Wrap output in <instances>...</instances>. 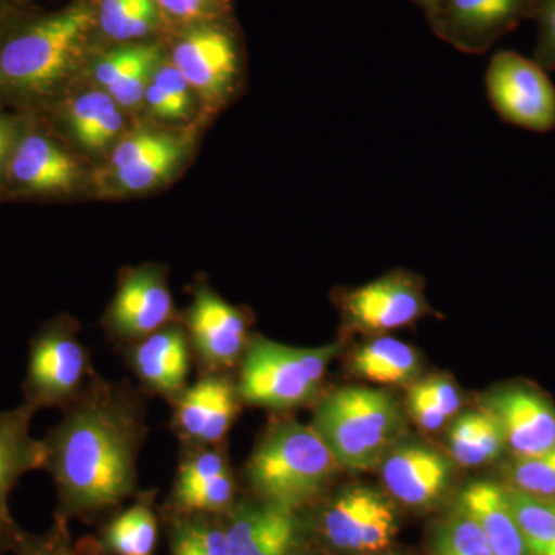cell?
I'll return each mask as SVG.
<instances>
[{
	"label": "cell",
	"instance_id": "cell-1",
	"mask_svg": "<svg viewBox=\"0 0 555 555\" xmlns=\"http://www.w3.org/2000/svg\"><path fill=\"white\" fill-rule=\"evenodd\" d=\"M147 437L144 398L94 375L43 438L57 492L54 517L91 524L139 494L138 459Z\"/></svg>",
	"mask_w": 555,
	"mask_h": 555
},
{
	"label": "cell",
	"instance_id": "cell-2",
	"mask_svg": "<svg viewBox=\"0 0 555 555\" xmlns=\"http://www.w3.org/2000/svg\"><path fill=\"white\" fill-rule=\"evenodd\" d=\"M91 0H73L47 14L30 13L0 36V91L46 96L93 56Z\"/></svg>",
	"mask_w": 555,
	"mask_h": 555
},
{
	"label": "cell",
	"instance_id": "cell-3",
	"mask_svg": "<svg viewBox=\"0 0 555 555\" xmlns=\"http://www.w3.org/2000/svg\"><path fill=\"white\" fill-rule=\"evenodd\" d=\"M339 466L312 425L281 422L259 440L246 465L255 499L302 511L327 488Z\"/></svg>",
	"mask_w": 555,
	"mask_h": 555
},
{
	"label": "cell",
	"instance_id": "cell-4",
	"mask_svg": "<svg viewBox=\"0 0 555 555\" xmlns=\"http://www.w3.org/2000/svg\"><path fill=\"white\" fill-rule=\"evenodd\" d=\"M339 469H375L400 440L404 416L389 393L369 387H341L318 403L312 422Z\"/></svg>",
	"mask_w": 555,
	"mask_h": 555
},
{
	"label": "cell",
	"instance_id": "cell-5",
	"mask_svg": "<svg viewBox=\"0 0 555 555\" xmlns=\"http://www.w3.org/2000/svg\"><path fill=\"white\" fill-rule=\"evenodd\" d=\"M338 343L306 349L264 337L250 338L241 358L236 382L243 403L286 412L317 400Z\"/></svg>",
	"mask_w": 555,
	"mask_h": 555
},
{
	"label": "cell",
	"instance_id": "cell-6",
	"mask_svg": "<svg viewBox=\"0 0 555 555\" xmlns=\"http://www.w3.org/2000/svg\"><path fill=\"white\" fill-rule=\"evenodd\" d=\"M96 372L79 328L67 318L51 321L31 339L24 403L39 409H67L90 385Z\"/></svg>",
	"mask_w": 555,
	"mask_h": 555
},
{
	"label": "cell",
	"instance_id": "cell-7",
	"mask_svg": "<svg viewBox=\"0 0 555 555\" xmlns=\"http://www.w3.org/2000/svg\"><path fill=\"white\" fill-rule=\"evenodd\" d=\"M167 60L204 100H224L241 73V47L232 17L170 33Z\"/></svg>",
	"mask_w": 555,
	"mask_h": 555
},
{
	"label": "cell",
	"instance_id": "cell-8",
	"mask_svg": "<svg viewBox=\"0 0 555 555\" xmlns=\"http://www.w3.org/2000/svg\"><path fill=\"white\" fill-rule=\"evenodd\" d=\"M486 93L496 115L518 129H555V87L546 69L516 51L495 53L486 69Z\"/></svg>",
	"mask_w": 555,
	"mask_h": 555
},
{
	"label": "cell",
	"instance_id": "cell-9",
	"mask_svg": "<svg viewBox=\"0 0 555 555\" xmlns=\"http://www.w3.org/2000/svg\"><path fill=\"white\" fill-rule=\"evenodd\" d=\"M337 301L346 326L366 334L409 326L430 312L422 280L404 270L339 292Z\"/></svg>",
	"mask_w": 555,
	"mask_h": 555
},
{
	"label": "cell",
	"instance_id": "cell-10",
	"mask_svg": "<svg viewBox=\"0 0 555 555\" xmlns=\"http://www.w3.org/2000/svg\"><path fill=\"white\" fill-rule=\"evenodd\" d=\"M182 326L204 374H228L229 369L238 366L250 341L247 313L207 286L193 292Z\"/></svg>",
	"mask_w": 555,
	"mask_h": 555
},
{
	"label": "cell",
	"instance_id": "cell-11",
	"mask_svg": "<svg viewBox=\"0 0 555 555\" xmlns=\"http://www.w3.org/2000/svg\"><path fill=\"white\" fill-rule=\"evenodd\" d=\"M397 531L392 503L366 486L339 492L321 517V534L339 551L379 553L390 545Z\"/></svg>",
	"mask_w": 555,
	"mask_h": 555
},
{
	"label": "cell",
	"instance_id": "cell-12",
	"mask_svg": "<svg viewBox=\"0 0 555 555\" xmlns=\"http://www.w3.org/2000/svg\"><path fill=\"white\" fill-rule=\"evenodd\" d=\"M175 313L166 273L155 266H142L120 278L102 324L109 338L129 346L173 324Z\"/></svg>",
	"mask_w": 555,
	"mask_h": 555
},
{
	"label": "cell",
	"instance_id": "cell-13",
	"mask_svg": "<svg viewBox=\"0 0 555 555\" xmlns=\"http://www.w3.org/2000/svg\"><path fill=\"white\" fill-rule=\"evenodd\" d=\"M532 0H441L427 17L436 36L467 54H481L529 20Z\"/></svg>",
	"mask_w": 555,
	"mask_h": 555
},
{
	"label": "cell",
	"instance_id": "cell-14",
	"mask_svg": "<svg viewBox=\"0 0 555 555\" xmlns=\"http://www.w3.org/2000/svg\"><path fill=\"white\" fill-rule=\"evenodd\" d=\"M230 555H302L308 526L301 511L238 500L224 516Z\"/></svg>",
	"mask_w": 555,
	"mask_h": 555
},
{
	"label": "cell",
	"instance_id": "cell-15",
	"mask_svg": "<svg viewBox=\"0 0 555 555\" xmlns=\"http://www.w3.org/2000/svg\"><path fill=\"white\" fill-rule=\"evenodd\" d=\"M241 403L236 382L228 374L208 372L171 401V427L184 444H222L238 418Z\"/></svg>",
	"mask_w": 555,
	"mask_h": 555
},
{
	"label": "cell",
	"instance_id": "cell-16",
	"mask_svg": "<svg viewBox=\"0 0 555 555\" xmlns=\"http://www.w3.org/2000/svg\"><path fill=\"white\" fill-rule=\"evenodd\" d=\"M378 467L390 495L420 509L440 502L454 478L452 459L420 441L398 440Z\"/></svg>",
	"mask_w": 555,
	"mask_h": 555
},
{
	"label": "cell",
	"instance_id": "cell-17",
	"mask_svg": "<svg viewBox=\"0 0 555 555\" xmlns=\"http://www.w3.org/2000/svg\"><path fill=\"white\" fill-rule=\"evenodd\" d=\"M483 409L499 422L514 459L555 447V408L535 390L524 386L495 390L486 397Z\"/></svg>",
	"mask_w": 555,
	"mask_h": 555
},
{
	"label": "cell",
	"instance_id": "cell-18",
	"mask_svg": "<svg viewBox=\"0 0 555 555\" xmlns=\"http://www.w3.org/2000/svg\"><path fill=\"white\" fill-rule=\"evenodd\" d=\"M126 363L145 392L166 398L169 403L188 387L192 346L181 324H169L149 337L126 346Z\"/></svg>",
	"mask_w": 555,
	"mask_h": 555
},
{
	"label": "cell",
	"instance_id": "cell-19",
	"mask_svg": "<svg viewBox=\"0 0 555 555\" xmlns=\"http://www.w3.org/2000/svg\"><path fill=\"white\" fill-rule=\"evenodd\" d=\"M36 409L24 403L0 414V555L10 553L11 539L17 525L10 513V495L14 486L31 470L46 466V447L31 437L30 426Z\"/></svg>",
	"mask_w": 555,
	"mask_h": 555
},
{
	"label": "cell",
	"instance_id": "cell-20",
	"mask_svg": "<svg viewBox=\"0 0 555 555\" xmlns=\"http://www.w3.org/2000/svg\"><path fill=\"white\" fill-rule=\"evenodd\" d=\"M166 39L105 47L93 53V79L119 107H138L145 100L156 69L166 61Z\"/></svg>",
	"mask_w": 555,
	"mask_h": 555
},
{
	"label": "cell",
	"instance_id": "cell-21",
	"mask_svg": "<svg viewBox=\"0 0 555 555\" xmlns=\"http://www.w3.org/2000/svg\"><path fill=\"white\" fill-rule=\"evenodd\" d=\"M158 491H139L130 506L109 514L94 535L75 543L76 555H153L158 545L160 509Z\"/></svg>",
	"mask_w": 555,
	"mask_h": 555
},
{
	"label": "cell",
	"instance_id": "cell-22",
	"mask_svg": "<svg viewBox=\"0 0 555 555\" xmlns=\"http://www.w3.org/2000/svg\"><path fill=\"white\" fill-rule=\"evenodd\" d=\"M10 178L33 193L68 192L79 178L75 159L42 134L31 133L14 144L9 164Z\"/></svg>",
	"mask_w": 555,
	"mask_h": 555
},
{
	"label": "cell",
	"instance_id": "cell-23",
	"mask_svg": "<svg viewBox=\"0 0 555 555\" xmlns=\"http://www.w3.org/2000/svg\"><path fill=\"white\" fill-rule=\"evenodd\" d=\"M456 509L476 521L495 555H529L506 486L473 481L460 492Z\"/></svg>",
	"mask_w": 555,
	"mask_h": 555
},
{
	"label": "cell",
	"instance_id": "cell-24",
	"mask_svg": "<svg viewBox=\"0 0 555 555\" xmlns=\"http://www.w3.org/2000/svg\"><path fill=\"white\" fill-rule=\"evenodd\" d=\"M94 46H124L170 35L155 0H91Z\"/></svg>",
	"mask_w": 555,
	"mask_h": 555
},
{
	"label": "cell",
	"instance_id": "cell-25",
	"mask_svg": "<svg viewBox=\"0 0 555 555\" xmlns=\"http://www.w3.org/2000/svg\"><path fill=\"white\" fill-rule=\"evenodd\" d=\"M352 371L377 385H411L422 374V358L408 343L379 337L357 350Z\"/></svg>",
	"mask_w": 555,
	"mask_h": 555
},
{
	"label": "cell",
	"instance_id": "cell-26",
	"mask_svg": "<svg viewBox=\"0 0 555 555\" xmlns=\"http://www.w3.org/2000/svg\"><path fill=\"white\" fill-rule=\"evenodd\" d=\"M170 555H230L224 516L160 507Z\"/></svg>",
	"mask_w": 555,
	"mask_h": 555
},
{
	"label": "cell",
	"instance_id": "cell-27",
	"mask_svg": "<svg viewBox=\"0 0 555 555\" xmlns=\"http://www.w3.org/2000/svg\"><path fill=\"white\" fill-rule=\"evenodd\" d=\"M68 122L83 147L100 150L118 137L124 116L107 91L94 90L80 94L69 105Z\"/></svg>",
	"mask_w": 555,
	"mask_h": 555
},
{
	"label": "cell",
	"instance_id": "cell-28",
	"mask_svg": "<svg viewBox=\"0 0 555 555\" xmlns=\"http://www.w3.org/2000/svg\"><path fill=\"white\" fill-rule=\"evenodd\" d=\"M529 555H555V499L525 494L506 486Z\"/></svg>",
	"mask_w": 555,
	"mask_h": 555
},
{
	"label": "cell",
	"instance_id": "cell-29",
	"mask_svg": "<svg viewBox=\"0 0 555 555\" xmlns=\"http://www.w3.org/2000/svg\"><path fill=\"white\" fill-rule=\"evenodd\" d=\"M177 477L167 502L181 499L193 489L230 469L228 454L221 444H184Z\"/></svg>",
	"mask_w": 555,
	"mask_h": 555
},
{
	"label": "cell",
	"instance_id": "cell-30",
	"mask_svg": "<svg viewBox=\"0 0 555 555\" xmlns=\"http://www.w3.org/2000/svg\"><path fill=\"white\" fill-rule=\"evenodd\" d=\"M429 555H495L473 518L456 509L434 526Z\"/></svg>",
	"mask_w": 555,
	"mask_h": 555
},
{
	"label": "cell",
	"instance_id": "cell-31",
	"mask_svg": "<svg viewBox=\"0 0 555 555\" xmlns=\"http://www.w3.org/2000/svg\"><path fill=\"white\" fill-rule=\"evenodd\" d=\"M182 142L171 139L156 152L149 153L131 163L130 166L115 171L116 182L126 192H144L166 181L177 170L182 159Z\"/></svg>",
	"mask_w": 555,
	"mask_h": 555
},
{
	"label": "cell",
	"instance_id": "cell-32",
	"mask_svg": "<svg viewBox=\"0 0 555 555\" xmlns=\"http://www.w3.org/2000/svg\"><path fill=\"white\" fill-rule=\"evenodd\" d=\"M506 474L511 488L542 499H555V447L540 455L514 459Z\"/></svg>",
	"mask_w": 555,
	"mask_h": 555
},
{
	"label": "cell",
	"instance_id": "cell-33",
	"mask_svg": "<svg viewBox=\"0 0 555 555\" xmlns=\"http://www.w3.org/2000/svg\"><path fill=\"white\" fill-rule=\"evenodd\" d=\"M169 33L232 17V0H155Z\"/></svg>",
	"mask_w": 555,
	"mask_h": 555
},
{
	"label": "cell",
	"instance_id": "cell-34",
	"mask_svg": "<svg viewBox=\"0 0 555 555\" xmlns=\"http://www.w3.org/2000/svg\"><path fill=\"white\" fill-rule=\"evenodd\" d=\"M69 521L53 516V524L42 534L25 531L17 526L11 539L10 553L14 555H76Z\"/></svg>",
	"mask_w": 555,
	"mask_h": 555
},
{
	"label": "cell",
	"instance_id": "cell-35",
	"mask_svg": "<svg viewBox=\"0 0 555 555\" xmlns=\"http://www.w3.org/2000/svg\"><path fill=\"white\" fill-rule=\"evenodd\" d=\"M529 20L537 24L534 60L546 72L555 69V0H532Z\"/></svg>",
	"mask_w": 555,
	"mask_h": 555
},
{
	"label": "cell",
	"instance_id": "cell-36",
	"mask_svg": "<svg viewBox=\"0 0 555 555\" xmlns=\"http://www.w3.org/2000/svg\"><path fill=\"white\" fill-rule=\"evenodd\" d=\"M173 138L170 134L153 130H142L131 134V137L124 139L118 147L115 149L112 158L113 170L116 171L130 166L131 163L142 158V156L156 152V150L169 144Z\"/></svg>",
	"mask_w": 555,
	"mask_h": 555
},
{
	"label": "cell",
	"instance_id": "cell-37",
	"mask_svg": "<svg viewBox=\"0 0 555 555\" xmlns=\"http://www.w3.org/2000/svg\"><path fill=\"white\" fill-rule=\"evenodd\" d=\"M477 412H467L455 420L449 430L448 448L452 462L460 466H476L474 448H476Z\"/></svg>",
	"mask_w": 555,
	"mask_h": 555
},
{
	"label": "cell",
	"instance_id": "cell-38",
	"mask_svg": "<svg viewBox=\"0 0 555 555\" xmlns=\"http://www.w3.org/2000/svg\"><path fill=\"white\" fill-rule=\"evenodd\" d=\"M153 80L169 98L177 109L179 119L188 118L190 109H192V87L167 57L156 69Z\"/></svg>",
	"mask_w": 555,
	"mask_h": 555
},
{
	"label": "cell",
	"instance_id": "cell-39",
	"mask_svg": "<svg viewBox=\"0 0 555 555\" xmlns=\"http://www.w3.org/2000/svg\"><path fill=\"white\" fill-rule=\"evenodd\" d=\"M414 387L423 396L429 398L448 418L454 416L460 411V408H462V396H460L459 389H456L451 379L430 377L415 383Z\"/></svg>",
	"mask_w": 555,
	"mask_h": 555
},
{
	"label": "cell",
	"instance_id": "cell-40",
	"mask_svg": "<svg viewBox=\"0 0 555 555\" xmlns=\"http://www.w3.org/2000/svg\"><path fill=\"white\" fill-rule=\"evenodd\" d=\"M408 406L409 414L415 420L416 425L429 433L441 429L449 420L429 398L423 396L414 386L409 389Z\"/></svg>",
	"mask_w": 555,
	"mask_h": 555
},
{
	"label": "cell",
	"instance_id": "cell-41",
	"mask_svg": "<svg viewBox=\"0 0 555 555\" xmlns=\"http://www.w3.org/2000/svg\"><path fill=\"white\" fill-rule=\"evenodd\" d=\"M145 101H147L149 107L156 116L164 119H179L177 109L171 104L169 98L166 96L163 90L159 89L158 83L155 80L150 82L147 93H145Z\"/></svg>",
	"mask_w": 555,
	"mask_h": 555
},
{
	"label": "cell",
	"instance_id": "cell-42",
	"mask_svg": "<svg viewBox=\"0 0 555 555\" xmlns=\"http://www.w3.org/2000/svg\"><path fill=\"white\" fill-rule=\"evenodd\" d=\"M30 13L25 0H0V36Z\"/></svg>",
	"mask_w": 555,
	"mask_h": 555
},
{
	"label": "cell",
	"instance_id": "cell-43",
	"mask_svg": "<svg viewBox=\"0 0 555 555\" xmlns=\"http://www.w3.org/2000/svg\"><path fill=\"white\" fill-rule=\"evenodd\" d=\"M11 129L7 120L0 118V170L9 164L11 152H13L14 144L13 137H11Z\"/></svg>",
	"mask_w": 555,
	"mask_h": 555
},
{
	"label": "cell",
	"instance_id": "cell-44",
	"mask_svg": "<svg viewBox=\"0 0 555 555\" xmlns=\"http://www.w3.org/2000/svg\"><path fill=\"white\" fill-rule=\"evenodd\" d=\"M414 2L420 9L425 11L426 16L429 17L430 14L437 10V7L440 5L441 0H414Z\"/></svg>",
	"mask_w": 555,
	"mask_h": 555
},
{
	"label": "cell",
	"instance_id": "cell-45",
	"mask_svg": "<svg viewBox=\"0 0 555 555\" xmlns=\"http://www.w3.org/2000/svg\"><path fill=\"white\" fill-rule=\"evenodd\" d=\"M375 555H398V554H393V553H382V554H375Z\"/></svg>",
	"mask_w": 555,
	"mask_h": 555
}]
</instances>
